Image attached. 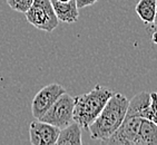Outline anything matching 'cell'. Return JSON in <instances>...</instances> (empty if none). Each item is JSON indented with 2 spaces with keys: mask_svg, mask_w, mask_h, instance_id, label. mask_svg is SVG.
I'll use <instances>...</instances> for the list:
<instances>
[{
  "mask_svg": "<svg viewBox=\"0 0 157 145\" xmlns=\"http://www.w3.org/2000/svg\"><path fill=\"white\" fill-rule=\"evenodd\" d=\"M6 2L12 10L25 14L31 7L33 0H6Z\"/></svg>",
  "mask_w": 157,
  "mask_h": 145,
  "instance_id": "obj_13",
  "label": "cell"
},
{
  "mask_svg": "<svg viewBox=\"0 0 157 145\" xmlns=\"http://www.w3.org/2000/svg\"><path fill=\"white\" fill-rule=\"evenodd\" d=\"M54 8L55 15L61 22L73 24L79 18L78 7L76 5V0H70L68 2H59L57 0H50Z\"/></svg>",
  "mask_w": 157,
  "mask_h": 145,
  "instance_id": "obj_9",
  "label": "cell"
},
{
  "mask_svg": "<svg viewBox=\"0 0 157 145\" xmlns=\"http://www.w3.org/2000/svg\"><path fill=\"white\" fill-rule=\"evenodd\" d=\"M155 93H156V95H157V92H155Z\"/></svg>",
  "mask_w": 157,
  "mask_h": 145,
  "instance_id": "obj_19",
  "label": "cell"
},
{
  "mask_svg": "<svg viewBox=\"0 0 157 145\" xmlns=\"http://www.w3.org/2000/svg\"><path fill=\"white\" fill-rule=\"evenodd\" d=\"M97 1H99V0H76V5L78 7V9H82L86 7L93 6Z\"/></svg>",
  "mask_w": 157,
  "mask_h": 145,
  "instance_id": "obj_15",
  "label": "cell"
},
{
  "mask_svg": "<svg viewBox=\"0 0 157 145\" xmlns=\"http://www.w3.org/2000/svg\"><path fill=\"white\" fill-rule=\"evenodd\" d=\"M148 120L157 125V95L156 93H151V111Z\"/></svg>",
  "mask_w": 157,
  "mask_h": 145,
  "instance_id": "obj_14",
  "label": "cell"
},
{
  "mask_svg": "<svg viewBox=\"0 0 157 145\" xmlns=\"http://www.w3.org/2000/svg\"><path fill=\"white\" fill-rule=\"evenodd\" d=\"M57 1H59V2H68L70 0H57Z\"/></svg>",
  "mask_w": 157,
  "mask_h": 145,
  "instance_id": "obj_18",
  "label": "cell"
},
{
  "mask_svg": "<svg viewBox=\"0 0 157 145\" xmlns=\"http://www.w3.org/2000/svg\"><path fill=\"white\" fill-rule=\"evenodd\" d=\"M135 11L145 24H153L156 15V0H139Z\"/></svg>",
  "mask_w": 157,
  "mask_h": 145,
  "instance_id": "obj_12",
  "label": "cell"
},
{
  "mask_svg": "<svg viewBox=\"0 0 157 145\" xmlns=\"http://www.w3.org/2000/svg\"><path fill=\"white\" fill-rule=\"evenodd\" d=\"M113 93L110 88L97 85L90 92L74 97V122L87 130L100 114Z\"/></svg>",
  "mask_w": 157,
  "mask_h": 145,
  "instance_id": "obj_2",
  "label": "cell"
},
{
  "mask_svg": "<svg viewBox=\"0 0 157 145\" xmlns=\"http://www.w3.org/2000/svg\"><path fill=\"white\" fill-rule=\"evenodd\" d=\"M57 145H80L82 139V127L76 122H73L68 126L63 127L59 131V135L56 141Z\"/></svg>",
  "mask_w": 157,
  "mask_h": 145,
  "instance_id": "obj_10",
  "label": "cell"
},
{
  "mask_svg": "<svg viewBox=\"0 0 157 145\" xmlns=\"http://www.w3.org/2000/svg\"><path fill=\"white\" fill-rule=\"evenodd\" d=\"M128 102L123 94L113 93L100 114L88 126L91 139L103 143L115 133L126 116Z\"/></svg>",
  "mask_w": 157,
  "mask_h": 145,
  "instance_id": "obj_1",
  "label": "cell"
},
{
  "mask_svg": "<svg viewBox=\"0 0 157 145\" xmlns=\"http://www.w3.org/2000/svg\"><path fill=\"white\" fill-rule=\"evenodd\" d=\"M65 92L66 89L58 83H52L41 88L36 94V96L33 97V104H31V113L33 118L40 120L42 115L50 108V106Z\"/></svg>",
  "mask_w": 157,
  "mask_h": 145,
  "instance_id": "obj_6",
  "label": "cell"
},
{
  "mask_svg": "<svg viewBox=\"0 0 157 145\" xmlns=\"http://www.w3.org/2000/svg\"><path fill=\"white\" fill-rule=\"evenodd\" d=\"M153 24L155 25V26H157V0H156V15H155V19H154V22Z\"/></svg>",
  "mask_w": 157,
  "mask_h": 145,
  "instance_id": "obj_17",
  "label": "cell"
},
{
  "mask_svg": "<svg viewBox=\"0 0 157 145\" xmlns=\"http://www.w3.org/2000/svg\"><path fill=\"white\" fill-rule=\"evenodd\" d=\"M74 97L66 92L58 97L50 108L40 117V121L58 127L59 130L74 122Z\"/></svg>",
  "mask_w": 157,
  "mask_h": 145,
  "instance_id": "obj_4",
  "label": "cell"
},
{
  "mask_svg": "<svg viewBox=\"0 0 157 145\" xmlns=\"http://www.w3.org/2000/svg\"><path fill=\"white\" fill-rule=\"evenodd\" d=\"M151 40H153V42L157 44V31H156V33H153V38H151Z\"/></svg>",
  "mask_w": 157,
  "mask_h": 145,
  "instance_id": "obj_16",
  "label": "cell"
},
{
  "mask_svg": "<svg viewBox=\"0 0 157 145\" xmlns=\"http://www.w3.org/2000/svg\"><path fill=\"white\" fill-rule=\"evenodd\" d=\"M151 111V93H142L137 94L128 102L126 116H137L148 120Z\"/></svg>",
  "mask_w": 157,
  "mask_h": 145,
  "instance_id": "obj_8",
  "label": "cell"
},
{
  "mask_svg": "<svg viewBox=\"0 0 157 145\" xmlns=\"http://www.w3.org/2000/svg\"><path fill=\"white\" fill-rule=\"evenodd\" d=\"M59 128L40 120L31 122L29 137L33 145H54L59 135Z\"/></svg>",
  "mask_w": 157,
  "mask_h": 145,
  "instance_id": "obj_7",
  "label": "cell"
},
{
  "mask_svg": "<svg viewBox=\"0 0 157 145\" xmlns=\"http://www.w3.org/2000/svg\"><path fill=\"white\" fill-rule=\"evenodd\" d=\"M25 17L35 28L47 33H52L59 24L50 0H33L31 7L25 12Z\"/></svg>",
  "mask_w": 157,
  "mask_h": 145,
  "instance_id": "obj_3",
  "label": "cell"
},
{
  "mask_svg": "<svg viewBox=\"0 0 157 145\" xmlns=\"http://www.w3.org/2000/svg\"><path fill=\"white\" fill-rule=\"evenodd\" d=\"M138 145H157V125L146 118L140 123Z\"/></svg>",
  "mask_w": 157,
  "mask_h": 145,
  "instance_id": "obj_11",
  "label": "cell"
},
{
  "mask_svg": "<svg viewBox=\"0 0 157 145\" xmlns=\"http://www.w3.org/2000/svg\"><path fill=\"white\" fill-rule=\"evenodd\" d=\"M142 120V117L137 116H125L121 126L109 139L103 142V144L138 145L139 128Z\"/></svg>",
  "mask_w": 157,
  "mask_h": 145,
  "instance_id": "obj_5",
  "label": "cell"
}]
</instances>
